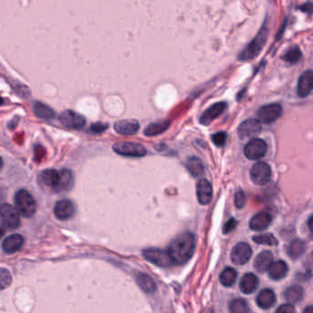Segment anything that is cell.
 I'll use <instances>...</instances> for the list:
<instances>
[{
  "mask_svg": "<svg viewBox=\"0 0 313 313\" xmlns=\"http://www.w3.org/2000/svg\"><path fill=\"white\" fill-rule=\"evenodd\" d=\"M3 104V99H2V97H0V106Z\"/></svg>",
  "mask_w": 313,
  "mask_h": 313,
  "instance_id": "f6af8a7d",
  "label": "cell"
},
{
  "mask_svg": "<svg viewBox=\"0 0 313 313\" xmlns=\"http://www.w3.org/2000/svg\"><path fill=\"white\" fill-rule=\"evenodd\" d=\"M267 151V145L265 140L253 139L244 147V155L250 160H258L265 156Z\"/></svg>",
  "mask_w": 313,
  "mask_h": 313,
  "instance_id": "30bf717a",
  "label": "cell"
},
{
  "mask_svg": "<svg viewBox=\"0 0 313 313\" xmlns=\"http://www.w3.org/2000/svg\"><path fill=\"white\" fill-rule=\"evenodd\" d=\"M237 226V221L235 220V219H230L228 222L224 224V226H223V233L224 234H227V233H230V232H232L235 228Z\"/></svg>",
  "mask_w": 313,
  "mask_h": 313,
  "instance_id": "74e56055",
  "label": "cell"
},
{
  "mask_svg": "<svg viewBox=\"0 0 313 313\" xmlns=\"http://www.w3.org/2000/svg\"><path fill=\"white\" fill-rule=\"evenodd\" d=\"M227 140V134L223 131L217 132L214 135H212V141L214 142L215 145L218 147H222L225 144Z\"/></svg>",
  "mask_w": 313,
  "mask_h": 313,
  "instance_id": "d590c367",
  "label": "cell"
},
{
  "mask_svg": "<svg viewBox=\"0 0 313 313\" xmlns=\"http://www.w3.org/2000/svg\"><path fill=\"white\" fill-rule=\"evenodd\" d=\"M277 313H293L295 312V308L292 306L291 304H286V305H282L279 308L276 309Z\"/></svg>",
  "mask_w": 313,
  "mask_h": 313,
  "instance_id": "ab89813d",
  "label": "cell"
},
{
  "mask_svg": "<svg viewBox=\"0 0 313 313\" xmlns=\"http://www.w3.org/2000/svg\"><path fill=\"white\" fill-rule=\"evenodd\" d=\"M300 10L308 13V15H311V11H312V4L311 3H307L300 7Z\"/></svg>",
  "mask_w": 313,
  "mask_h": 313,
  "instance_id": "60d3db41",
  "label": "cell"
},
{
  "mask_svg": "<svg viewBox=\"0 0 313 313\" xmlns=\"http://www.w3.org/2000/svg\"><path fill=\"white\" fill-rule=\"evenodd\" d=\"M24 243V239L21 234H11L2 242L1 247L6 254H14L21 250Z\"/></svg>",
  "mask_w": 313,
  "mask_h": 313,
  "instance_id": "ffe728a7",
  "label": "cell"
},
{
  "mask_svg": "<svg viewBox=\"0 0 313 313\" xmlns=\"http://www.w3.org/2000/svg\"><path fill=\"white\" fill-rule=\"evenodd\" d=\"M2 165H3V161H2V158L0 157V169L2 168Z\"/></svg>",
  "mask_w": 313,
  "mask_h": 313,
  "instance_id": "ee69618b",
  "label": "cell"
},
{
  "mask_svg": "<svg viewBox=\"0 0 313 313\" xmlns=\"http://www.w3.org/2000/svg\"><path fill=\"white\" fill-rule=\"evenodd\" d=\"M142 254L147 261L160 267H171L175 264L172 257L167 251L159 249H147L143 251Z\"/></svg>",
  "mask_w": 313,
  "mask_h": 313,
  "instance_id": "8992f818",
  "label": "cell"
},
{
  "mask_svg": "<svg viewBox=\"0 0 313 313\" xmlns=\"http://www.w3.org/2000/svg\"><path fill=\"white\" fill-rule=\"evenodd\" d=\"M304 312L312 313L313 312L312 306H308V308H306V309L304 310Z\"/></svg>",
  "mask_w": 313,
  "mask_h": 313,
  "instance_id": "b9f144b4",
  "label": "cell"
},
{
  "mask_svg": "<svg viewBox=\"0 0 313 313\" xmlns=\"http://www.w3.org/2000/svg\"><path fill=\"white\" fill-rule=\"evenodd\" d=\"M288 272V266L284 261L273 262L268 268V275L273 280H280L286 276Z\"/></svg>",
  "mask_w": 313,
  "mask_h": 313,
  "instance_id": "cb8c5ba5",
  "label": "cell"
},
{
  "mask_svg": "<svg viewBox=\"0 0 313 313\" xmlns=\"http://www.w3.org/2000/svg\"><path fill=\"white\" fill-rule=\"evenodd\" d=\"M140 124L135 119H123L117 121L114 124V130L119 134L133 135L138 132Z\"/></svg>",
  "mask_w": 313,
  "mask_h": 313,
  "instance_id": "d6986e66",
  "label": "cell"
},
{
  "mask_svg": "<svg viewBox=\"0 0 313 313\" xmlns=\"http://www.w3.org/2000/svg\"><path fill=\"white\" fill-rule=\"evenodd\" d=\"M12 283V275L8 269L0 267V290H3L11 286Z\"/></svg>",
  "mask_w": 313,
  "mask_h": 313,
  "instance_id": "836d02e7",
  "label": "cell"
},
{
  "mask_svg": "<svg viewBox=\"0 0 313 313\" xmlns=\"http://www.w3.org/2000/svg\"><path fill=\"white\" fill-rule=\"evenodd\" d=\"M306 251L305 243L301 240H294L287 247V254L292 259H298Z\"/></svg>",
  "mask_w": 313,
  "mask_h": 313,
  "instance_id": "4316f807",
  "label": "cell"
},
{
  "mask_svg": "<svg viewBox=\"0 0 313 313\" xmlns=\"http://www.w3.org/2000/svg\"><path fill=\"white\" fill-rule=\"evenodd\" d=\"M170 126L169 120H162L155 123H151L148 125L144 130V134L146 136H155V135L161 134L164 131L168 130Z\"/></svg>",
  "mask_w": 313,
  "mask_h": 313,
  "instance_id": "f1b7e54d",
  "label": "cell"
},
{
  "mask_svg": "<svg viewBox=\"0 0 313 313\" xmlns=\"http://www.w3.org/2000/svg\"><path fill=\"white\" fill-rule=\"evenodd\" d=\"M259 281L253 273L245 274L240 281V289L243 294H252L257 288Z\"/></svg>",
  "mask_w": 313,
  "mask_h": 313,
  "instance_id": "44dd1931",
  "label": "cell"
},
{
  "mask_svg": "<svg viewBox=\"0 0 313 313\" xmlns=\"http://www.w3.org/2000/svg\"><path fill=\"white\" fill-rule=\"evenodd\" d=\"M269 31L266 27V25H264L260 29L259 32L256 34L254 40L245 47L243 52L239 55L240 61H250L254 59L256 56L259 55L261 51L265 47V44L267 42Z\"/></svg>",
  "mask_w": 313,
  "mask_h": 313,
  "instance_id": "3957f363",
  "label": "cell"
},
{
  "mask_svg": "<svg viewBox=\"0 0 313 313\" xmlns=\"http://www.w3.org/2000/svg\"><path fill=\"white\" fill-rule=\"evenodd\" d=\"M252 248L248 243H240L232 249L231 259L232 263L237 265H243L248 262L252 256Z\"/></svg>",
  "mask_w": 313,
  "mask_h": 313,
  "instance_id": "4fadbf2b",
  "label": "cell"
},
{
  "mask_svg": "<svg viewBox=\"0 0 313 313\" xmlns=\"http://www.w3.org/2000/svg\"><path fill=\"white\" fill-rule=\"evenodd\" d=\"M39 181L44 187L50 188L55 192H65L74 187L75 177L69 169H47L41 173Z\"/></svg>",
  "mask_w": 313,
  "mask_h": 313,
  "instance_id": "6da1fadb",
  "label": "cell"
},
{
  "mask_svg": "<svg viewBox=\"0 0 313 313\" xmlns=\"http://www.w3.org/2000/svg\"><path fill=\"white\" fill-rule=\"evenodd\" d=\"M234 202H235L236 208L243 209L244 205H245V202H246V196H245L243 191H242V190L238 191L236 195H235V198H234Z\"/></svg>",
  "mask_w": 313,
  "mask_h": 313,
  "instance_id": "8d00e7d4",
  "label": "cell"
},
{
  "mask_svg": "<svg viewBox=\"0 0 313 313\" xmlns=\"http://www.w3.org/2000/svg\"><path fill=\"white\" fill-rule=\"evenodd\" d=\"M15 206L20 215L24 218H32L36 213L37 204L33 195L25 189L17 191L15 195Z\"/></svg>",
  "mask_w": 313,
  "mask_h": 313,
  "instance_id": "277c9868",
  "label": "cell"
},
{
  "mask_svg": "<svg viewBox=\"0 0 313 313\" xmlns=\"http://www.w3.org/2000/svg\"><path fill=\"white\" fill-rule=\"evenodd\" d=\"M272 222V216L266 211H262L255 214L250 221V228L251 230L255 232L264 231L268 228Z\"/></svg>",
  "mask_w": 313,
  "mask_h": 313,
  "instance_id": "ac0fdd59",
  "label": "cell"
},
{
  "mask_svg": "<svg viewBox=\"0 0 313 313\" xmlns=\"http://www.w3.org/2000/svg\"><path fill=\"white\" fill-rule=\"evenodd\" d=\"M313 73L311 70L302 73L297 80V93L300 97H308L312 90Z\"/></svg>",
  "mask_w": 313,
  "mask_h": 313,
  "instance_id": "2e32d148",
  "label": "cell"
},
{
  "mask_svg": "<svg viewBox=\"0 0 313 313\" xmlns=\"http://www.w3.org/2000/svg\"><path fill=\"white\" fill-rule=\"evenodd\" d=\"M187 169L192 177L198 178L204 172L203 163L198 157H191L187 162Z\"/></svg>",
  "mask_w": 313,
  "mask_h": 313,
  "instance_id": "f546056e",
  "label": "cell"
},
{
  "mask_svg": "<svg viewBox=\"0 0 313 313\" xmlns=\"http://www.w3.org/2000/svg\"><path fill=\"white\" fill-rule=\"evenodd\" d=\"M108 128V124L102 123V122H97L91 125L90 130L94 133H101L103 131L107 130Z\"/></svg>",
  "mask_w": 313,
  "mask_h": 313,
  "instance_id": "f35d334b",
  "label": "cell"
},
{
  "mask_svg": "<svg viewBox=\"0 0 313 313\" xmlns=\"http://www.w3.org/2000/svg\"><path fill=\"white\" fill-rule=\"evenodd\" d=\"M303 295H304V291H303V288L300 286H290L286 289L285 294H284V297L286 298L287 302L290 303V304H295L298 301H300L302 299Z\"/></svg>",
  "mask_w": 313,
  "mask_h": 313,
  "instance_id": "83f0119b",
  "label": "cell"
},
{
  "mask_svg": "<svg viewBox=\"0 0 313 313\" xmlns=\"http://www.w3.org/2000/svg\"><path fill=\"white\" fill-rule=\"evenodd\" d=\"M301 57H302V54H301L300 49L297 45H295L286 51L285 54L282 56V59L286 63L294 65V64H297Z\"/></svg>",
  "mask_w": 313,
  "mask_h": 313,
  "instance_id": "4dcf8cb0",
  "label": "cell"
},
{
  "mask_svg": "<svg viewBox=\"0 0 313 313\" xmlns=\"http://www.w3.org/2000/svg\"><path fill=\"white\" fill-rule=\"evenodd\" d=\"M250 177L255 185L264 186L271 179V168L266 163H256L251 168Z\"/></svg>",
  "mask_w": 313,
  "mask_h": 313,
  "instance_id": "ba28073f",
  "label": "cell"
},
{
  "mask_svg": "<svg viewBox=\"0 0 313 313\" xmlns=\"http://www.w3.org/2000/svg\"><path fill=\"white\" fill-rule=\"evenodd\" d=\"M4 235V230L0 227V237H2Z\"/></svg>",
  "mask_w": 313,
  "mask_h": 313,
  "instance_id": "7bdbcfd3",
  "label": "cell"
},
{
  "mask_svg": "<svg viewBox=\"0 0 313 313\" xmlns=\"http://www.w3.org/2000/svg\"><path fill=\"white\" fill-rule=\"evenodd\" d=\"M54 215L60 221H68L76 214V205L70 200H61L54 206Z\"/></svg>",
  "mask_w": 313,
  "mask_h": 313,
  "instance_id": "8fae6325",
  "label": "cell"
},
{
  "mask_svg": "<svg viewBox=\"0 0 313 313\" xmlns=\"http://www.w3.org/2000/svg\"><path fill=\"white\" fill-rule=\"evenodd\" d=\"M237 278V272L233 268L228 267L222 271L220 275V281L224 286H232Z\"/></svg>",
  "mask_w": 313,
  "mask_h": 313,
  "instance_id": "1f68e13d",
  "label": "cell"
},
{
  "mask_svg": "<svg viewBox=\"0 0 313 313\" xmlns=\"http://www.w3.org/2000/svg\"><path fill=\"white\" fill-rule=\"evenodd\" d=\"M275 300L276 298H275V293L272 289H268V288L262 290L256 297V303L258 307L263 309L272 308L275 305Z\"/></svg>",
  "mask_w": 313,
  "mask_h": 313,
  "instance_id": "603a6c76",
  "label": "cell"
},
{
  "mask_svg": "<svg viewBox=\"0 0 313 313\" xmlns=\"http://www.w3.org/2000/svg\"><path fill=\"white\" fill-rule=\"evenodd\" d=\"M274 256L270 251H264L260 253L254 260V266L257 272L264 273L269 268L270 265L273 263Z\"/></svg>",
  "mask_w": 313,
  "mask_h": 313,
  "instance_id": "7402d4cb",
  "label": "cell"
},
{
  "mask_svg": "<svg viewBox=\"0 0 313 313\" xmlns=\"http://www.w3.org/2000/svg\"><path fill=\"white\" fill-rule=\"evenodd\" d=\"M196 249V237L191 232H184L175 238L168 246V253L174 263L185 264L194 254Z\"/></svg>",
  "mask_w": 313,
  "mask_h": 313,
  "instance_id": "7a4b0ae2",
  "label": "cell"
},
{
  "mask_svg": "<svg viewBox=\"0 0 313 313\" xmlns=\"http://www.w3.org/2000/svg\"><path fill=\"white\" fill-rule=\"evenodd\" d=\"M282 115V107L279 104H269L260 108L257 112V117L261 122L272 123L279 119Z\"/></svg>",
  "mask_w": 313,
  "mask_h": 313,
  "instance_id": "7c38bea8",
  "label": "cell"
},
{
  "mask_svg": "<svg viewBox=\"0 0 313 313\" xmlns=\"http://www.w3.org/2000/svg\"><path fill=\"white\" fill-rule=\"evenodd\" d=\"M136 281H137V284L139 285L140 288L145 293L151 294V293H154L156 291V284L151 276L140 273V274L136 275Z\"/></svg>",
  "mask_w": 313,
  "mask_h": 313,
  "instance_id": "484cf974",
  "label": "cell"
},
{
  "mask_svg": "<svg viewBox=\"0 0 313 313\" xmlns=\"http://www.w3.org/2000/svg\"><path fill=\"white\" fill-rule=\"evenodd\" d=\"M33 109L34 114L40 119H53L56 115L53 108L40 101H35L33 103Z\"/></svg>",
  "mask_w": 313,
  "mask_h": 313,
  "instance_id": "d4e9b609",
  "label": "cell"
},
{
  "mask_svg": "<svg viewBox=\"0 0 313 313\" xmlns=\"http://www.w3.org/2000/svg\"><path fill=\"white\" fill-rule=\"evenodd\" d=\"M59 120L63 126L73 130H80L86 125V119L73 110H65L60 115Z\"/></svg>",
  "mask_w": 313,
  "mask_h": 313,
  "instance_id": "9c48e42d",
  "label": "cell"
},
{
  "mask_svg": "<svg viewBox=\"0 0 313 313\" xmlns=\"http://www.w3.org/2000/svg\"><path fill=\"white\" fill-rule=\"evenodd\" d=\"M261 130L262 124L259 119H250L244 120L243 123L239 126L238 133L241 139H245L259 134Z\"/></svg>",
  "mask_w": 313,
  "mask_h": 313,
  "instance_id": "5bb4252c",
  "label": "cell"
},
{
  "mask_svg": "<svg viewBox=\"0 0 313 313\" xmlns=\"http://www.w3.org/2000/svg\"><path fill=\"white\" fill-rule=\"evenodd\" d=\"M0 219L3 225L10 230H16L21 226L20 213L11 204L4 203L0 206Z\"/></svg>",
  "mask_w": 313,
  "mask_h": 313,
  "instance_id": "5b68a950",
  "label": "cell"
},
{
  "mask_svg": "<svg viewBox=\"0 0 313 313\" xmlns=\"http://www.w3.org/2000/svg\"><path fill=\"white\" fill-rule=\"evenodd\" d=\"M253 240L256 243L264 244V245H269V246H275V245L278 244L277 240L272 234H263V235L254 236Z\"/></svg>",
  "mask_w": 313,
  "mask_h": 313,
  "instance_id": "e575fe53",
  "label": "cell"
},
{
  "mask_svg": "<svg viewBox=\"0 0 313 313\" xmlns=\"http://www.w3.org/2000/svg\"><path fill=\"white\" fill-rule=\"evenodd\" d=\"M227 104L225 102H219L212 105L208 108L200 117V122L202 125L211 124V122L220 117L226 109Z\"/></svg>",
  "mask_w": 313,
  "mask_h": 313,
  "instance_id": "9a60e30c",
  "label": "cell"
},
{
  "mask_svg": "<svg viewBox=\"0 0 313 313\" xmlns=\"http://www.w3.org/2000/svg\"><path fill=\"white\" fill-rule=\"evenodd\" d=\"M198 200L201 205H208L212 199V187L207 179H200L197 184Z\"/></svg>",
  "mask_w": 313,
  "mask_h": 313,
  "instance_id": "e0dca14e",
  "label": "cell"
},
{
  "mask_svg": "<svg viewBox=\"0 0 313 313\" xmlns=\"http://www.w3.org/2000/svg\"><path fill=\"white\" fill-rule=\"evenodd\" d=\"M113 150L116 153L123 156L142 157L147 153V150L144 146L130 141L117 142L113 145Z\"/></svg>",
  "mask_w": 313,
  "mask_h": 313,
  "instance_id": "52a82bcc",
  "label": "cell"
},
{
  "mask_svg": "<svg viewBox=\"0 0 313 313\" xmlns=\"http://www.w3.org/2000/svg\"><path fill=\"white\" fill-rule=\"evenodd\" d=\"M230 311L232 313L248 312V305L245 300L241 299V298L234 299L230 304Z\"/></svg>",
  "mask_w": 313,
  "mask_h": 313,
  "instance_id": "d6a6232c",
  "label": "cell"
}]
</instances>
